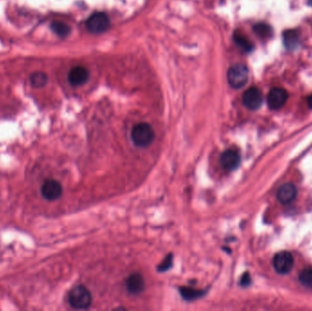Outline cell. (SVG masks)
Wrapping results in <instances>:
<instances>
[{
    "label": "cell",
    "mask_w": 312,
    "mask_h": 311,
    "mask_svg": "<svg viewBox=\"0 0 312 311\" xmlns=\"http://www.w3.org/2000/svg\"><path fill=\"white\" fill-rule=\"evenodd\" d=\"M92 302V294L84 286H76L69 293V303L75 310H87Z\"/></svg>",
    "instance_id": "1"
},
{
    "label": "cell",
    "mask_w": 312,
    "mask_h": 311,
    "mask_svg": "<svg viewBox=\"0 0 312 311\" xmlns=\"http://www.w3.org/2000/svg\"><path fill=\"white\" fill-rule=\"evenodd\" d=\"M131 137L135 145L145 148L155 140V132L148 123H138L133 128Z\"/></svg>",
    "instance_id": "2"
},
{
    "label": "cell",
    "mask_w": 312,
    "mask_h": 311,
    "mask_svg": "<svg viewBox=\"0 0 312 311\" xmlns=\"http://www.w3.org/2000/svg\"><path fill=\"white\" fill-rule=\"evenodd\" d=\"M249 69L244 64H234L227 71V80L234 89H241L248 83Z\"/></svg>",
    "instance_id": "3"
},
{
    "label": "cell",
    "mask_w": 312,
    "mask_h": 311,
    "mask_svg": "<svg viewBox=\"0 0 312 311\" xmlns=\"http://www.w3.org/2000/svg\"><path fill=\"white\" fill-rule=\"evenodd\" d=\"M88 30L94 34H99L107 31L111 27V21L105 13L97 12L92 15L86 21Z\"/></svg>",
    "instance_id": "4"
},
{
    "label": "cell",
    "mask_w": 312,
    "mask_h": 311,
    "mask_svg": "<svg viewBox=\"0 0 312 311\" xmlns=\"http://www.w3.org/2000/svg\"><path fill=\"white\" fill-rule=\"evenodd\" d=\"M294 265L293 255L288 251H281L277 253L273 258L274 269L278 274L285 275L291 272Z\"/></svg>",
    "instance_id": "5"
},
{
    "label": "cell",
    "mask_w": 312,
    "mask_h": 311,
    "mask_svg": "<svg viewBox=\"0 0 312 311\" xmlns=\"http://www.w3.org/2000/svg\"><path fill=\"white\" fill-rule=\"evenodd\" d=\"M63 189L61 184L56 180L50 179L44 182L41 186V194L48 201H56L62 195Z\"/></svg>",
    "instance_id": "6"
},
{
    "label": "cell",
    "mask_w": 312,
    "mask_h": 311,
    "mask_svg": "<svg viewBox=\"0 0 312 311\" xmlns=\"http://www.w3.org/2000/svg\"><path fill=\"white\" fill-rule=\"evenodd\" d=\"M262 93L255 87L249 88L243 94V103L249 110L255 111L259 109L262 105Z\"/></svg>",
    "instance_id": "7"
},
{
    "label": "cell",
    "mask_w": 312,
    "mask_h": 311,
    "mask_svg": "<svg viewBox=\"0 0 312 311\" xmlns=\"http://www.w3.org/2000/svg\"><path fill=\"white\" fill-rule=\"evenodd\" d=\"M289 98L286 90L281 88H273L268 95V104L271 110H279L285 105Z\"/></svg>",
    "instance_id": "8"
},
{
    "label": "cell",
    "mask_w": 312,
    "mask_h": 311,
    "mask_svg": "<svg viewBox=\"0 0 312 311\" xmlns=\"http://www.w3.org/2000/svg\"><path fill=\"white\" fill-rule=\"evenodd\" d=\"M241 162V157L236 151L227 150L224 152L220 158V163L222 167L227 171H234L236 169Z\"/></svg>",
    "instance_id": "9"
},
{
    "label": "cell",
    "mask_w": 312,
    "mask_h": 311,
    "mask_svg": "<svg viewBox=\"0 0 312 311\" xmlns=\"http://www.w3.org/2000/svg\"><path fill=\"white\" fill-rule=\"evenodd\" d=\"M90 78L89 71L81 66L74 67L69 73V81L73 86H80L88 81Z\"/></svg>",
    "instance_id": "10"
},
{
    "label": "cell",
    "mask_w": 312,
    "mask_h": 311,
    "mask_svg": "<svg viewBox=\"0 0 312 311\" xmlns=\"http://www.w3.org/2000/svg\"><path fill=\"white\" fill-rule=\"evenodd\" d=\"M297 196V189L291 184H285L277 190V197L282 204H290Z\"/></svg>",
    "instance_id": "11"
},
{
    "label": "cell",
    "mask_w": 312,
    "mask_h": 311,
    "mask_svg": "<svg viewBox=\"0 0 312 311\" xmlns=\"http://www.w3.org/2000/svg\"><path fill=\"white\" fill-rule=\"evenodd\" d=\"M144 279L141 274L135 273L129 276L126 281V287L130 293L136 295L140 294L144 290Z\"/></svg>",
    "instance_id": "12"
},
{
    "label": "cell",
    "mask_w": 312,
    "mask_h": 311,
    "mask_svg": "<svg viewBox=\"0 0 312 311\" xmlns=\"http://www.w3.org/2000/svg\"><path fill=\"white\" fill-rule=\"evenodd\" d=\"M283 41L285 47L289 50H294L298 47L299 37L296 30H287L283 34Z\"/></svg>",
    "instance_id": "13"
},
{
    "label": "cell",
    "mask_w": 312,
    "mask_h": 311,
    "mask_svg": "<svg viewBox=\"0 0 312 311\" xmlns=\"http://www.w3.org/2000/svg\"><path fill=\"white\" fill-rule=\"evenodd\" d=\"M234 42L236 43V45L245 52H250L254 49L252 42L249 40V39H247V37L242 35L240 33H237V32L234 33Z\"/></svg>",
    "instance_id": "14"
},
{
    "label": "cell",
    "mask_w": 312,
    "mask_h": 311,
    "mask_svg": "<svg viewBox=\"0 0 312 311\" xmlns=\"http://www.w3.org/2000/svg\"><path fill=\"white\" fill-rule=\"evenodd\" d=\"M254 32L255 35L259 37L260 39H269L272 34L273 30L270 25L265 23H258L254 26Z\"/></svg>",
    "instance_id": "15"
},
{
    "label": "cell",
    "mask_w": 312,
    "mask_h": 311,
    "mask_svg": "<svg viewBox=\"0 0 312 311\" xmlns=\"http://www.w3.org/2000/svg\"><path fill=\"white\" fill-rule=\"evenodd\" d=\"M30 82L35 88H42L48 83V76L42 71H38L31 75Z\"/></svg>",
    "instance_id": "16"
},
{
    "label": "cell",
    "mask_w": 312,
    "mask_h": 311,
    "mask_svg": "<svg viewBox=\"0 0 312 311\" xmlns=\"http://www.w3.org/2000/svg\"><path fill=\"white\" fill-rule=\"evenodd\" d=\"M51 29L53 32H55L58 36L65 38L70 34L71 28L63 22L54 21L51 24Z\"/></svg>",
    "instance_id": "17"
},
{
    "label": "cell",
    "mask_w": 312,
    "mask_h": 311,
    "mask_svg": "<svg viewBox=\"0 0 312 311\" xmlns=\"http://www.w3.org/2000/svg\"><path fill=\"white\" fill-rule=\"evenodd\" d=\"M299 281L303 286L312 289V268H306L301 271Z\"/></svg>",
    "instance_id": "18"
},
{
    "label": "cell",
    "mask_w": 312,
    "mask_h": 311,
    "mask_svg": "<svg viewBox=\"0 0 312 311\" xmlns=\"http://www.w3.org/2000/svg\"><path fill=\"white\" fill-rule=\"evenodd\" d=\"M180 292H181V295L186 300H195V299L201 297V296H202V292L201 291L192 290V289H188V288H182L180 290Z\"/></svg>",
    "instance_id": "19"
},
{
    "label": "cell",
    "mask_w": 312,
    "mask_h": 311,
    "mask_svg": "<svg viewBox=\"0 0 312 311\" xmlns=\"http://www.w3.org/2000/svg\"><path fill=\"white\" fill-rule=\"evenodd\" d=\"M172 264H173V254H168V255L164 258V260L162 262V264L159 265L158 270H159L160 272L166 271V270H168V269H170L171 267H172Z\"/></svg>",
    "instance_id": "20"
},
{
    "label": "cell",
    "mask_w": 312,
    "mask_h": 311,
    "mask_svg": "<svg viewBox=\"0 0 312 311\" xmlns=\"http://www.w3.org/2000/svg\"><path fill=\"white\" fill-rule=\"evenodd\" d=\"M240 282H241L242 286H244V287L249 286L250 282H251V279H250V276H249V273H246V274L243 275Z\"/></svg>",
    "instance_id": "21"
},
{
    "label": "cell",
    "mask_w": 312,
    "mask_h": 311,
    "mask_svg": "<svg viewBox=\"0 0 312 311\" xmlns=\"http://www.w3.org/2000/svg\"><path fill=\"white\" fill-rule=\"evenodd\" d=\"M308 105L311 109H312V94L308 98Z\"/></svg>",
    "instance_id": "22"
},
{
    "label": "cell",
    "mask_w": 312,
    "mask_h": 311,
    "mask_svg": "<svg viewBox=\"0 0 312 311\" xmlns=\"http://www.w3.org/2000/svg\"><path fill=\"white\" fill-rule=\"evenodd\" d=\"M309 2H310V4H311V5H312V0H309Z\"/></svg>",
    "instance_id": "23"
}]
</instances>
